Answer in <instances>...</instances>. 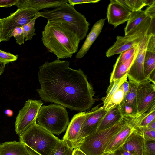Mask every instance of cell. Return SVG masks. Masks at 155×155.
I'll list each match as a JSON object with an SVG mask.
<instances>
[{
    "instance_id": "cell-1",
    "label": "cell",
    "mask_w": 155,
    "mask_h": 155,
    "mask_svg": "<svg viewBox=\"0 0 155 155\" xmlns=\"http://www.w3.org/2000/svg\"><path fill=\"white\" fill-rule=\"evenodd\" d=\"M69 65L68 61L57 58L41 65L38 77L41 87L37 91L45 102L80 112L89 110L95 102L93 88L82 70Z\"/></svg>"
},
{
    "instance_id": "cell-2",
    "label": "cell",
    "mask_w": 155,
    "mask_h": 155,
    "mask_svg": "<svg viewBox=\"0 0 155 155\" xmlns=\"http://www.w3.org/2000/svg\"><path fill=\"white\" fill-rule=\"evenodd\" d=\"M41 40L48 51L59 59L71 58L78 51L81 40L68 25L49 21L42 31Z\"/></svg>"
},
{
    "instance_id": "cell-3",
    "label": "cell",
    "mask_w": 155,
    "mask_h": 155,
    "mask_svg": "<svg viewBox=\"0 0 155 155\" xmlns=\"http://www.w3.org/2000/svg\"><path fill=\"white\" fill-rule=\"evenodd\" d=\"M39 16L46 18L48 21L68 25L77 33L81 40L86 36L90 25L84 16L67 2L53 9L39 12Z\"/></svg>"
},
{
    "instance_id": "cell-4",
    "label": "cell",
    "mask_w": 155,
    "mask_h": 155,
    "mask_svg": "<svg viewBox=\"0 0 155 155\" xmlns=\"http://www.w3.org/2000/svg\"><path fill=\"white\" fill-rule=\"evenodd\" d=\"M130 119L123 117L113 126L96 131L83 139L76 147L86 155H102L109 141Z\"/></svg>"
},
{
    "instance_id": "cell-5",
    "label": "cell",
    "mask_w": 155,
    "mask_h": 155,
    "mask_svg": "<svg viewBox=\"0 0 155 155\" xmlns=\"http://www.w3.org/2000/svg\"><path fill=\"white\" fill-rule=\"evenodd\" d=\"M19 136L20 142L41 155H50L61 140L36 123Z\"/></svg>"
},
{
    "instance_id": "cell-6",
    "label": "cell",
    "mask_w": 155,
    "mask_h": 155,
    "mask_svg": "<svg viewBox=\"0 0 155 155\" xmlns=\"http://www.w3.org/2000/svg\"><path fill=\"white\" fill-rule=\"evenodd\" d=\"M69 123L68 113L66 107L55 103L42 106L36 120L38 125L58 135L66 130Z\"/></svg>"
},
{
    "instance_id": "cell-7",
    "label": "cell",
    "mask_w": 155,
    "mask_h": 155,
    "mask_svg": "<svg viewBox=\"0 0 155 155\" xmlns=\"http://www.w3.org/2000/svg\"><path fill=\"white\" fill-rule=\"evenodd\" d=\"M151 18L147 16L139 25L124 36H117L116 40L106 52V56L110 57L120 54L138 44L147 34Z\"/></svg>"
},
{
    "instance_id": "cell-8",
    "label": "cell",
    "mask_w": 155,
    "mask_h": 155,
    "mask_svg": "<svg viewBox=\"0 0 155 155\" xmlns=\"http://www.w3.org/2000/svg\"><path fill=\"white\" fill-rule=\"evenodd\" d=\"M39 11L31 8L18 9L4 18L2 25L1 41H8L15 28L22 27L36 18L40 17Z\"/></svg>"
},
{
    "instance_id": "cell-9",
    "label": "cell",
    "mask_w": 155,
    "mask_h": 155,
    "mask_svg": "<svg viewBox=\"0 0 155 155\" xmlns=\"http://www.w3.org/2000/svg\"><path fill=\"white\" fill-rule=\"evenodd\" d=\"M43 103L40 100L28 99L19 110L15 122V131L19 136L36 123L37 115Z\"/></svg>"
},
{
    "instance_id": "cell-10",
    "label": "cell",
    "mask_w": 155,
    "mask_h": 155,
    "mask_svg": "<svg viewBox=\"0 0 155 155\" xmlns=\"http://www.w3.org/2000/svg\"><path fill=\"white\" fill-rule=\"evenodd\" d=\"M136 101L137 114L135 118L155 106V85L148 80L138 84Z\"/></svg>"
},
{
    "instance_id": "cell-11",
    "label": "cell",
    "mask_w": 155,
    "mask_h": 155,
    "mask_svg": "<svg viewBox=\"0 0 155 155\" xmlns=\"http://www.w3.org/2000/svg\"><path fill=\"white\" fill-rule=\"evenodd\" d=\"M99 104L86 112V117L81 127L75 146V148L84 138L95 132L101 120L108 111Z\"/></svg>"
},
{
    "instance_id": "cell-12",
    "label": "cell",
    "mask_w": 155,
    "mask_h": 155,
    "mask_svg": "<svg viewBox=\"0 0 155 155\" xmlns=\"http://www.w3.org/2000/svg\"><path fill=\"white\" fill-rule=\"evenodd\" d=\"M149 35H146L139 43L137 56L127 73V78L137 84L147 80L144 75V61Z\"/></svg>"
},
{
    "instance_id": "cell-13",
    "label": "cell",
    "mask_w": 155,
    "mask_h": 155,
    "mask_svg": "<svg viewBox=\"0 0 155 155\" xmlns=\"http://www.w3.org/2000/svg\"><path fill=\"white\" fill-rule=\"evenodd\" d=\"M131 12L117 0H110L107 13L108 22L116 28L127 21Z\"/></svg>"
},
{
    "instance_id": "cell-14",
    "label": "cell",
    "mask_w": 155,
    "mask_h": 155,
    "mask_svg": "<svg viewBox=\"0 0 155 155\" xmlns=\"http://www.w3.org/2000/svg\"><path fill=\"white\" fill-rule=\"evenodd\" d=\"M86 115V112H81L74 115L69 123L63 138L62 140L72 149H74L75 147L81 125L85 120Z\"/></svg>"
},
{
    "instance_id": "cell-15",
    "label": "cell",
    "mask_w": 155,
    "mask_h": 155,
    "mask_svg": "<svg viewBox=\"0 0 155 155\" xmlns=\"http://www.w3.org/2000/svg\"><path fill=\"white\" fill-rule=\"evenodd\" d=\"M129 88L125 97L120 105L123 117L131 119L136 117L137 114L136 91L138 84L129 80Z\"/></svg>"
},
{
    "instance_id": "cell-16",
    "label": "cell",
    "mask_w": 155,
    "mask_h": 155,
    "mask_svg": "<svg viewBox=\"0 0 155 155\" xmlns=\"http://www.w3.org/2000/svg\"><path fill=\"white\" fill-rule=\"evenodd\" d=\"M135 122L131 118L127 124L109 141L104 153L114 152L117 149L122 146L135 129Z\"/></svg>"
},
{
    "instance_id": "cell-17",
    "label": "cell",
    "mask_w": 155,
    "mask_h": 155,
    "mask_svg": "<svg viewBox=\"0 0 155 155\" xmlns=\"http://www.w3.org/2000/svg\"><path fill=\"white\" fill-rule=\"evenodd\" d=\"M144 142L143 134L137 127H135L122 146L134 155H143Z\"/></svg>"
},
{
    "instance_id": "cell-18",
    "label": "cell",
    "mask_w": 155,
    "mask_h": 155,
    "mask_svg": "<svg viewBox=\"0 0 155 155\" xmlns=\"http://www.w3.org/2000/svg\"><path fill=\"white\" fill-rule=\"evenodd\" d=\"M67 0H17L18 9L31 8L38 11L45 8H55L67 2Z\"/></svg>"
},
{
    "instance_id": "cell-19",
    "label": "cell",
    "mask_w": 155,
    "mask_h": 155,
    "mask_svg": "<svg viewBox=\"0 0 155 155\" xmlns=\"http://www.w3.org/2000/svg\"><path fill=\"white\" fill-rule=\"evenodd\" d=\"M143 67L144 75L147 80L155 70V34H150L149 35Z\"/></svg>"
},
{
    "instance_id": "cell-20",
    "label": "cell",
    "mask_w": 155,
    "mask_h": 155,
    "mask_svg": "<svg viewBox=\"0 0 155 155\" xmlns=\"http://www.w3.org/2000/svg\"><path fill=\"white\" fill-rule=\"evenodd\" d=\"M105 20L104 19H101L94 24L81 47L77 53L76 56L77 58H82L87 53L100 34Z\"/></svg>"
},
{
    "instance_id": "cell-21",
    "label": "cell",
    "mask_w": 155,
    "mask_h": 155,
    "mask_svg": "<svg viewBox=\"0 0 155 155\" xmlns=\"http://www.w3.org/2000/svg\"><path fill=\"white\" fill-rule=\"evenodd\" d=\"M123 117L120 105H117L107 111L100 123L97 131L104 130L113 126Z\"/></svg>"
},
{
    "instance_id": "cell-22",
    "label": "cell",
    "mask_w": 155,
    "mask_h": 155,
    "mask_svg": "<svg viewBox=\"0 0 155 155\" xmlns=\"http://www.w3.org/2000/svg\"><path fill=\"white\" fill-rule=\"evenodd\" d=\"M0 155H29L27 146L21 142H7L0 144Z\"/></svg>"
},
{
    "instance_id": "cell-23",
    "label": "cell",
    "mask_w": 155,
    "mask_h": 155,
    "mask_svg": "<svg viewBox=\"0 0 155 155\" xmlns=\"http://www.w3.org/2000/svg\"><path fill=\"white\" fill-rule=\"evenodd\" d=\"M139 50V49H138ZM138 51L129 60L124 63L115 62L110 74V82L120 79L127 74L138 53Z\"/></svg>"
},
{
    "instance_id": "cell-24",
    "label": "cell",
    "mask_w": 155,
    "mask_h": 155,
    "mask_svg": "<svg viewBox=\"0 0 155 155\" xmlns=\"http://www.w3.org/2000/svg\"><path fill=\"white\" fill-rule=\"evenodd\" d=\"M147 17V15L143 10H141L132 12L124 28L125 35L141 24Z\"/></svg>"
},
{
    "instance_id": "cell-25",
    "label": "cell",
    "mask_w": 155,
    "mask_h": 155,
    "mask_svg": "<svg viewBox=\"0 0 155 155\" xmlns=\"http://www.w3.org/2000/svg\"><path fill=\"white\" fill-rule=\"evenodd\" d=\"M127 74L120 79L113 81L110 84L106 91V96L102 97L101 100L103 105L108 102L112 97L118 90L122 84L127 80Z\"/></svg>"
},
{
    "instance_id": "cell-26",
    "label": "cell",
    "mask_w": 155,
    "mask_h": 155,
    "mask_svg": "<svg viewBox=\"0 0 155 155\" xmlns=\"http://www.w3.org/2000/svg\"><path fill=\"white\" fill-rule=\"evenodd\" d=\"M125 97L124 92L122 88L120 87L109 101L103 105V107L105 110L108 111L117 105H120Z\"/></svg>"
},
{
    "instance_id": "cell-27",
    "label": "cell",
    "mask_w": 155,
    "mask_h": 155,
    "mask_svg": "<svg viewBox=\"0 0 155 155\" xmlns=\"http://www.w3.org/2000/svg\"><path fill=\"white\" fill-rule=\"evenodd\" d=\"M131 12L141 10L147 6L146 0H117Z\"/></svg>"
},
{
    "instance_id": "cell-28",
    "label": "cell",
    "mask_w": 155,
    "mask_h": 155,
    "mask_svg": "<svg viewBox=\"0 0 155 155\" xmlns=\"http://www.w3.org/2000/svg\"><path fill=\"white\" fill-rule=\"evenodd\" d=\"M73 149L66 143L61 140L51 151L50 155H73Z\"/></svg>"
},
{
    "instance_id": "cell-29",
    "label": "cell",
    "mask_w": 155,
    "mask_h": 155,
    "mask_svg": "<svg viewBox=\"0 0 155 155\" xmlns=\"http://www.w3.org/2000/svg\"><path fill=\"white\" fill-rule=\"evenodd\" d=\"M139 43L120 54L116 61L117 63H124L130 60L139 49Z\"/></svg>"
},
{
    "instance_id": "cell-30",
    "label": "cell",
    "mask_w": 155,
    "mask_h": 155,
    "mask_svg": "<svg viewBox=\"0 0 155 155\" xmlns=\"http://www.w3.org/2000/svg\"><path fill=\"white\" fill-rule=\"evenodd\" d=\"M37 18H35L22 27L25 41L31 40L33 36L36 35L35 24Z\"/></svg>"
},
{
    "instance_id": "cell-31",
    "label": "cell",
    "mask_w": 155,
    "mask_h": 155,
    "mask_svg": "<svg viewBox=\"0 0 155 155\" xmlns=\"http://www.w3.org/2000/svg\"><path fill=\"white\" fill-rule=\"evenodd\" d=\"M144 140L143 155H155V140Z\"/></svg>"
},
{
    "instance_id": "cell-32",
    "label": "cell",
    "mask_w": 155,
    "mask_h": 155,
    "mask_svg": "<svg viewBox=\"0 0 155 155\" xmlns=\"http://www.w3.org/2000/svg\"><path fill=\"white\" fill-rule=\"evenodd\" d=\"M17 55H14L10 53L6 52L0 49V63L5 65L10 62L16 61L18 58Z\"/></svg>"
},
{
    "instance_id": "cell-33",
    "label": "cell",
    "mask_w": 155,
    "mask_h": 155,
    "mask_svg": "<svg viewBox=\"0 0 155 155\" xmlns=\"http://www.w3.org/2000/svg\"><path fill=\"white\" fill-rule=\"evenodd\" d=\"M12 36L15 39L18 44L21 45L24 43L25 38L22 27L15 28L11 35V37Z\"/></svg>"
},
{
    "instance_id": "cell-34",
    "label": "cell",
    "mask_w": 155,
    "mask_h": 155,
    "mask_svg": "<svg viewBox=\"0 0 155 155\" xmlns=\"http://www.w3.org/2000/svg\"><path fill=\"white\" fill-rule=\"evenodd\" d=\"M142 132L145 139L155 140V131L149 129L145 127H137Z\"/></svg>"
},
{
    "instance_id": "cell-35",
    "label": "cell",
    "mask_w": 155,
    "mask_h": 155,
    "mask_svg": "<svg viewBox=\"0 0 155 155\" xmlns=\"http://www.w3.org/2000/svg\"><path fill=\"white\" fill-rule=\"evenodd\" d=\"M99 0H68L67 2L71 5L74 6L75 5L80 4L87 3H97L99 2Z\"/></svg>"
},
{
    "instance_id": "cell-36",
    "label": "cell",
    "mask_w": 155,
    "mask_h": 155,
    "mask_svg": "<svg viewBox=\"0 0 155 155\" xmlns=\"http://www.w3.org/2000/svg\"><path fill=\"white\" fill-rule=\"evenodd\" d=\"M144 11L147 16L150 18H155V2L148 6Z\"/></svg>"
},
{
    "instance_id": "cell-37",
    "label": "cell",
    "mask_w": 155,
    "mask_h": 155,
    "mask_svg": "<svg viewBox=\"0 0 155 155\" xmlns=\"http://www.w3.org/2000/svg\"><path fill=\"white\" fill-rule=\"evenodd\" d=\"M17 0H0V7H8L15 5Z\"/></svg>"
},
{
    "instance_id": "cell-38",
    "label": "cell",
    "mask_w": 155,
    "mask_h": 155,
    "mask_svg": "<svg viewBox=\"0 0 155 155\" xmlns=\"http://www.w3.org/2000/svg\"><path fill=\"white\" fill-rule=\"evenodd\" d=\"M115 155H134L124 149L121 146L114 152Z\"/></svg>"
},
{
    "instance_id": "cell-39",
    "label": "cell",
    "mask_w": 155,
    "mask_h": 155,
    "mask_svg": "<svg viewBox=\"0 0 155 155\" xmlns=\"http://www.w3.org/2000/svg\"><path fill=\"white\" fill-rule=\"evenodd\" d=\"M123 90L125 95L126 96L129 88V83L127 80L125 81L122 84L120 87Z\"/></svg>"
},
{
    "instance_id": "cell-40",
    "label": "cell",
    "mask_w": 155,
    "mask_h": 155,
    "mask_svg": "<svg viewBox=\"0 0 155 155\" xmlns=\"http://www.w3.org/2000/svg\"><path fill=\"white\" fill-rule=\"evenodd\" d=\"M145 127L149 129L155 131V119L148 124Z\"/></svg>"
},
{
    "instance_id": "cell-41",
    "label": "cell",
    "mask_w": 155,
    "mask_h": 155,
    "mask_svg": "<svg viewBox=\"0 0 155 155\" xmlns=\"http://www.w3.org/2000/svg\"><path fill=\"white\" fill-rule=\"evenodd\" d=\"M147 80L155 85V70L152 72Z\"/></svg>"
},
{
    "instance_id": "cell-42",
    "label": "cell",
    "mask_w": 155,
    "mask_h": 155,
    "mask_svg": "<svg viewBox=\"0 0 155 155\" xmlns=\"http://www.w3.org/2000/svg\"><path fill=\"white\" fill-rule=\"evenodd\" d=\"M73 155H86L78 148L76 147L73 149Z\"/></svg>"
},
{
    "instance_id": "cell-43",
    "label": "cell",
    "mask_w": 155,
    "mask_h": 155,
    "mask_svg": "<svg viewBox=\"0 0 155 155\" xmlns=\"http://www.w3.org/2000/svg\"><path fill=\"white\" fill-rule=\"evenodd\" d=\"M5 114L8 117L12 116L13 114V111L10 109H8L5 111Z\"/></svg>"
},
{
    "instance_id": "cell-44",
    "label": "cell",
    "mask_w": 155,
    "mask_h": 155,
    "mask_svg": "<svg viewBox=\"0 0 155 155\" xmlns=\"http://www.w3.org/2000/svg\"><path fill=\"white\" fill-rule=\"evenodd\" d=\"M28 150L29 155H41L36 152L30 148L27 147Z\"/></svg>"
},
{
    "instance_id": "cell-45",
    "label": "cell",
    "mask_w": 155,
    "mask_h": 155,
    "mask_svg": "<svg viewBox=\"0 0 155 155\" xmlns=\"http://www.w3.org/2000/svg\"><path fill=\"white\" fill-rule=\"evenodd\" d=\"M3 21V19H0V42H1V40H0V35H1V26H2V25Z\"/></svg>"
},
{
    "instance_id": "cell-46",
    "label": "cell",
    "mask_w": 155,
    "mask_h": 155,
    "mask_svg": "<svg viewBox=\"0 0 155 155\" xmlns=\"http://www.w3.org/2000/svg\"><path fill=\"white\" fill-rule=\"evenodd\" d=\"M102 155H115L114 152L104 153Z\"/></svg>"
},
{
    "instance_id": "cell-47",
    "label": "cell",
    "mask_w": 155,
    "mask_h": 155,
    "mask_svg": "<svg viewBox=\"0 0 155 155\" xmlns=\"http://www.w3.org/2000/svg\"><path fill=\"white\" fill-rule=\"evenodd\" d=\"M5 70V68H3L0 70V75L3 73Z\"/></svg>"
},
{
    "instance_id": "cell-48",
    "label": "cell",
    "mask_w": 155,
    "mask_h": 155,
    "mask_svg": "<svg viewBox=\"0 0 155 155\" xmlns=\"http://www.w3.org/2000/svg\"><path fill=\"white\" fill-rule=\"evenodd\" d=\"M5 65L0 63V70L4 67H5Z\"/></svg>"
}]
</instances>
